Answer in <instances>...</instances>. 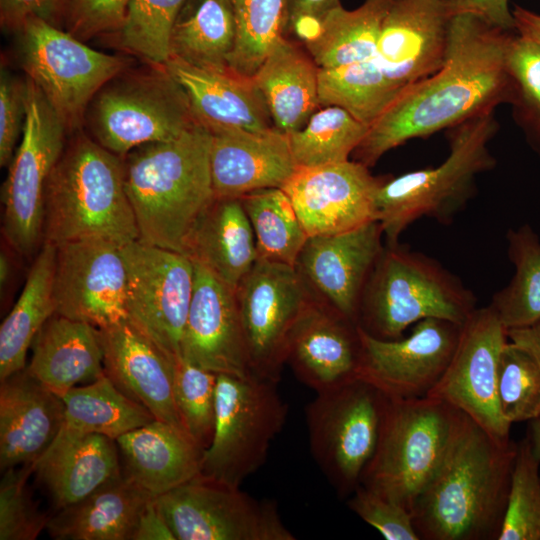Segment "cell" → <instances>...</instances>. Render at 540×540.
<instances>
[{
    "instance_id": "obj_26",
    "label": "cell",
    "mask_w": 540,
    "mask_h": 540,
    "mask_svg": "<svg viewBox=\"0 0 540 540\" xmlns=\"http://www.w3.org/2000/svg\"><path fill=\"white\" fill-rule=\"evenodd\" d=\"M64 423L61 398L25 369L0 385V468L34 464Z\"/></svg>"
},
{
    "instance_id": "obj_29",
    "label": "cell",
    "mask_w": 540,
    "mask_h": 540,
    "mask_svg": "<svg viewBox=\"0 0 540 540\" xmlns=\"http://www.w3.org/2000/svg\"><path fill=\"white\" fill-rule=\"evenodd\" d=\"M123 475L158 497L201 473L204 449L186 432L153 420L116 439Z\"/></svg>"
},
{
    "instance_id": "obj_1",
    "label": "cell",
    "mask_w": 540,
    "mask_h": 540,
    "mask_svg": "<svg viewBox=\"0 0 540 540\" xmlns=\"http://www.w3.org/2000/svg\"><path fill=\"white\" fill-rule=\"evenodd\" d=\"M513 35L482 20L450 19L444 63L406 87L370 125L353 160L373 167L388 151L413 138L452 128L507 100V53Z\"/></svg>"
},
{
    "instance_id": "obj_4",
    "label": "cell",
    "mask_w": 540,
    "mask_h": 540,
    "mask_svg": "<svg viewBox=\"0 0 540 540\" xmlns=\"http://www.w3.org/2000/svg\"><path fill=\"white\" fill-rule=\"evenodd\" d=\"M101 239L124 246L139 239L122 158L84 130L68 136L44 191L42 243Z\"/></svg>"
},
{
    "instance_id": "obj_21",
    "label": "cell",
    "mask_w": 540,
    "mask_h": 540,
    "mask_svg": "<svg viewBox=\"0 0 540 540\" xmlns=\"http://www.w3.org/2000/svg\"><path fill=\"white\" fill-rule=\"evenodd\" d=\"M194 262V289L181 357L216 374L253 375L235 289Z\"/></svg>"
},
{
    "instance_id": "obj_19",
    "label": "cell",
    "mask_w": 540,
    "mask_h": 540,
    "mask_svg": "<svg viewBox=\"0 0 540 540\" xmlns=\"http://www.w3.org/2000/svg\"><path fill=\"white\" fill-rule=\"evenodd\" d=\"M384 177L348 160L297 167L282 189L308 236L337 234L376 220L375 195Z\"/></svg>"
},
{
    "instance_id": "obj_38",
    "label": "cell",
    "mask_w": 540,
    "mask_h": 540,
    "mask_svg": "<svg viewBox=\"0 0 540 540\" xmlns=\"http://www.w3.org/2000/svg\"><path fill=\"white\" fill-rule=\"evenodd\" d=\"M256 242L257 258L295 266L308 239L282 188H263L240 197Z\"/></svg>"
},
{
    "instance_id": "obj_36",
    "label": "cell",
    "mask_w": 540,
    "mask_h": 540,
    "mask_svg": "<svg viewBox=\"0 0 540 540\" xmlns=\"http://www.w3.org/2000/svg\"><path fill=\"white\" fill-rule=\"evenodd\" d=\"M393 0H365L354 10L342 6L322 20L302 44L320 69L374 58L383 20Z\"/></svg>"
},
{
    "instance_id": "obj_34",
    "label": "cell",
    "mask_w": 540,
    "mask_h": 540,
    "mask_svg": "<svg viewBox=\"0 0 540 540\" xmlns=\"http://www.w3.org/2000/svg\"><path fill=\"white\" fill-rule=\"evenodd\" d=\"M54 244L43 242L23 290L0 327V381L26 368L29 347L44 323L56 313Z\"/></svg>"
},
{
    "instance_id": "obj_6",
    "label": "cell",
    "mask_w": 540,
    "mask_h": 540,
    "mask_svg": "<svg viewBox=\"0 0 540 540\" xmlns=\"http://www.w3.org/2000/svg\"><path fill=\"white\" fill-rule=\"evenodd\" d=\"M476 309V298L440 262L409 247L386 244L365 285L357 325L382 340L427 318L463 325Z\"/></svg>"
},
{
    "instance_id": "obj_37",
    "label": "cell",
    "mask_w": 540,
    "mask_h": 540,
    "mask_svg": "<svg viewBox=\"0 0 540 540\" xmlns=\"http://www.w3.org/2000/svg\"><path fill=\"white\" fill-rule=\"evenodd\" d=\"M58 396L64 404L62 429L75 433L100 434L116 441L123 434L155 420L106 374Z\"/></svg>"
},
{
    "instance_id": "obj_44",
    "label": "cell",
    "mask_w": 540,
    "mask_h": 540,
    "mask_svg": "<svg viewBox=\"0 0 540 540\" xmlns=\"http://www.w3.org/2000/svg\"><path fill=\"white\" fill-rule=\"evenodd\" d=\"M498 540H540V466L528 436L517 445Z\"/></svg>"
},
{
    "instance_id": "obj_23",
    "label": "cell",
    "mask_w": 540,
    "mask_h": 540,
    "mask_svg": "<svg viewBox=\"0 0 540 540\" xmlns=\"http://www.w3.org/2000/svg\"><path fill=\"white\" fill-rule=\"evenodd\" d=\"M358 325L311 296L288 339L286 363L316 393L359 376Z\"/></svg>"
},
{
    "instance_id": "obj_17",
    "label": "cell",
    "mask_w": 540,
    "mask_h": 540,
    "mask_svg": "<svg viewBox=\"0 0 540 540\" xmlns=\"http://www.w3.org/2000/svg\"><path fill=\"white\" fill-rule=\"evenodd\" d=\"M56 314L105 328L127 319L122 246L87 239L56 246Z\"/></svg>"
},
{
    "instance_id": "obj_52",
    "label": "cell",
    "mask_w": 540,
    "mask_h": 540,
    "mask_svg": "<svg viewBox=\"0 0 540 540\" xmlns=\"http://www.w3.org/2000/svg\"><path fill=\"white\" fill-rule=\"evenodd\" d=\"M507 67L525 94L540 107V45L520 35L513 36Z\"/></svg>"
},
{
    "instance_id": "obj_22",
    "label": "cell",
    "mask_w": 540,
    "mask_h": 540,
    "mask_svg": "<svg viewBox=\"0 0 540 540\" xmlns=\"http://www.w3.org/2000/svg\"><path fill=\"white\" fill-rule=\"evenodd\" d=\"M450 19L443 0H393L374 60L395 86L403 90L442 67Z\"/></svg>"
},
{
    "instance_id": "obj_41",
    "label": "cell",
    "mask_w": 540,
    "mask_h": 540,
    "mask_svg": "<svg viewBox=\"0 0 540 540\" xmlns=\"http://www.w3.org/2000/svg\"><path fill=\"white\" fill-rule=\"evenodd\" d=\"M368 129L339 106L319 108L304 127L288 134L297 167L348 161Z\"/></svg>"
},
{
    "instance_id": "obj_46",
    "label": "cell",
    "mask_w": 540,
    "mask_h": 540,
    "mask_svg": "<svg viewBox=\"0 0 540 540\" xmlns=\"http://www.w3.org/2000/svg\"><path fill=\"white\" fill-rule=\"evenodd\" d=\"M217 374L182 357L175 360L174 395L181 423L202 448L212 441L215 426Z\"/></svg>"
},
{
    "instance_id": "obj_12",
    "label": "cell",
    "mask_w": 540,
    "mask_h": 540,
    "mask_svg": "<svg viewBox=\"0 0 540 540\" xmlns=\"http://www.w3.org/2000/svg\"><path fill=\"white\" fill-rule=\"evenodd\" d=\"M25 77L26 118L2 188V231L14 250L28 256L42 240L46 182L69 134L37 85Z\"/></svg>"
},
{
    "instance_id": "obj_39",
    "label": "cell",
    "mask_w": 540,
    "mask_h": 540,
    "mask_svg": "<svg viewBox=\"0 0 540 540\" xmlns=\"http://www.w3.org/2000/svg\"><path fill=\"white\" fill-rule=\"evenodd\" d=\"M374 58L319 71V102L339 106L370 125L401 93Z\"/></svg>"
},
{
    "instance_id": "obj_28",
    "label": "cell",
    "mask_w": 540,
    "mask_h": 540,
    "mask_svg": "<svg viewBox=\"0 0 540 540\" xmlns=\"http://www.w3.org/2000/svg\"><path fill=\"white\" fill-rule=\"evenodd\" d=\"M164 65L186 92L197 122L209 131L219 128L263 131L274 127L264 97L252 77L233 71L204 70L174 58Z\"/></svg>"
},
{
    "instance_id": "obj_7",
    "label": "cell",
    "mask_w": 540,
    "mask_h": 540,
    "mask_svg": "<svg viewBox=\"0 0 540 540\" xmlns=\"http://www.w3.org/2000/svg\"><path fill=\"white\" fill-rule=\"evenodd\" d=\"M466 419L432 397H389L376 450L360 485L409 511L447 457Z\"/></svg>"
},
{
    "instance_id": "obj_48",
    "label": "cell",
    "mask_w": 540,
    "mask_h": 540,
    "mask_svg": "<svg viewBox=\"0 0 540 540\" xmlns=\"http://www.w3.org/2000/svg\"><path fill=\"white\" fill-rule=\"evenodd\" d=\"M347 504L387 540H420L411 512L403 505L359 485Z\"/></svg>"
},
{
    "instance_id": "obj_32",
    "label": "cell",
    "mask_w": 540,
    "mask_h": 540,
    "mask_svg": "<svg viewBox=\"0 0 540 540\" xmlns=\"http://www.w3.org/2000/svg\"><path fill=\"white\" fill-rule=\"evenodd\" d=\"M153 498L122 475L50 516L47 531L59 540H132L139 516Z\"/></svg>"
},
{
    "instance_id": "obj_16",
    "label": "cell",
    "mask_w": 540,
    "mask_h": 540,
    "mask_svg": "<svg viewBox=\"0 0 540 540\" xmlns=\"http://www.w3.org/2000/svg\"><path fill=\"white\" fill-rule=\"evenodd\" d=\"M507 342V329L493 308H476L461 326L445 372L427 395L458 408L502 444L511 442V424L500 412L497 395L499 360Z\"/></svg>"
},
{
    "instance_id": "obj_40",
    "label": "cell",
    "mask_w": 540,
    "mask_h": 540,
    "mask_svg": "<svg viewBox=\"0 0 540 540\" xmlns=\"http://www.w3.org/2000/svg\"><path fill=\"white\" fill-rule=\"evenodd\" d=\"M506 238L515 274L506 287L493 295L490 306L510 330L540 319V240L528 224L510 229Z\"/></svg>"
},
{
    "instance_id": "obj_47",
    "label": "cell",
    "mask_w": 540,
    "mask_h": 540,
    "mask_svg": "<svg viewBox=\"0 0 540 540\" xmlns=\"http://www.w3.org/2000/svg\"><path fill=\"white\" fill-rule=\"evenodd\" d=\"M33 464L3 471L0 482V540H35L50 516L42 512L28 487Z\"/></svg>"
},
{
    "instance_id": "obj_15",
    "label": "cell",
    "mask_w": 540,
    "mask_h": 540,
    "mask_svg": "<svg viewBox=\"0 0 540 540\" xmlns=\"http://www.w3.org/2000/svg\"><path fill=\"white\" fill-rule=\"evenodd\" d=\"M235 293L252 374L278 382L289 335L312 295L295 266L259 258Z\"/></svg>"
},
{
    "instance_id": "obj_24",
    "label": "cell",
    "mask_w": 540,
    "mask_h": 540,
    "mask_svg": "<svg viewBox=\"0 0 540 540\" xmlns=\"http://www.w3.org/2000/svg\"><path fill=\"white\" fill-rule=\"evenodd\" d=\"M98 330L104 371L116 387L146 408L155 419L186 432L174 395L176 359L128 319Z\"/></svg>"
},
{
    "instance_id": "obj_58",
    "label": "cell",
    "mask_w": 540,
    "mask_h": 540,
    "mask_svg": "<svg viewBox=\"0 0 540 540\" xmlns=\"http://www.w3.org/2000/svg\"><path fill=\"white\" fill-rule=\"evenodd\" d=\"M530 432L528 437L530 439L532 451L539 462L540 466V416L531 421Z\"/></svg>"
},
{
    "instance_id": "obj_10",
    "label": "cell",
    "mask_w": 540,
    "mask_h": 540,
    "mask_svg": "<svg viewBox=\"0 0 540 540\" xmlns=\"http://www.w3.org/2000/svg\"><path fill=\"white\" fill-rule=\"evenodd\" d=\"M388 400L375 385L357 377L317 392L306 407L310 451L341 498L360 485L377 447Z\"/></svg>"
},
{
    "instance_id": "obj_13",
    "label": "cell",
    "mask_w": 540,
    "mask_h": 540,
    "mask_svg": "<svg viewBox=\"0 0 540 540\" xmlns=\"http://www.w3.org/2000/svg\"><path fill=\"white\" fill-rule=\"evenodd\" d=\"M176 540H294L271 500L199 474L154 497Z\"/></svg>"
},
{
    "instance_id": "obj_53",
    "label": "cell",
    "mask_w": 540,
    "mask_h": 540,
    "mask_svg": "<svg viewBox=\"0 0 540 540\" xmlns=\"http://www.w3.org/2000/svg\"><path fill=\"white\" fill-rule=\"evenodd\" d=\"M340 6V0H286L285 36L294 35L301 43L307 41L327 14Z\"/></svg>"
},
{
    "instance_id": "obj_56",
    "label": "cell",
    "mask_w": 540,
    "mask_h": 540,
    "mask_svg": "<svg viewBox=\"0 0 540 540\" xmlns=\"http://www.w3.org/2000/svg\"><path fill=\"white\" fill-rule=\"evenodd\" d=\"M508 340L527 351L540 367V319L517 329L507 330Z\"/></svg>"
},
{
    "instance_id": "obj_9",
    "label": "cell",
    "mask_w": 540,
    "mask_h": 540,
    "mask_svg": "<svg viewBox=\"0 0 540 540\" xmlns=\"http://www.w3.org/2000/svg\"><path fill=\"white\" fill-rule=\"evenodd\" d=\"M14 34L21 69L43 93L69 135L83 130L86 110L98 90L133 64L130 56L95 50L40 18L27 19Z\"/></svg>"
},
{
    "instance_id": "obj_43",
    "label": "cell",
    "mask_w": 540,
    "mask_h": 540,
    "mask_svg": "<svg viewBox=\"0 0 540 540\" xmlns=\"http://www.w3.org/2000/svg\"><path fill=\"white\" fill-rule=\"evenodd\" d=\"M236 21V44L230 69L253 77L273 45L285 36L286 0H230Z\"/></svg>"
},
{
    "instance_id": "obj_11",
    "label": "cell",
    "mask_w": 540,
    "mask_h": 540,
    "mask_svg": "<svg viewBox=\"0 0 540 540\" xmlns=\"http://www.w3.org/2000/svg\"><path fill=\"white\" fill-rule=\"evenodd\" d=\"M277 384L254 375L217 374L214 433L201 474L239 487L264 464L288 412Z\"/></svg>"
},
{
    "instance_id": "obj_14",
    "label": "cell",
    "mask_w": 540,
    "mask_h": 540,
    "mask_svg": "<svg viewBox=\"0 0 540 540\" xmlns=\"http://www.w3.org/2000/svg\"><path fill=\"white\" fill-rule=\"evenodd\" d=\"M121 248L127 268V319L170 357H181L194 289L193 260L139 240Z\"/></svg>"
},
{
    "instance_id": "obj_25",
    "label": "cell",
    "mask_w": 540,
    "mask_h": 540,
    "mask_svg": "<svg viewBox=\"0 0 540 540\" xmlns=\"http://www.w3.org/2000/svg\"><path fill=\"white\" fill-rule=\"evenodd\" d=\"M210 172L215 198H240L263 188H282L295 172L288 134L219 128L210 131Z\"/></svg>"
},
{
    "instance_id": "obj_54",
    "label": "cell",
    "mask_w": 540,
    "mask_h": 540,
    "mask_svg": "<svg viewBox=\"0 0 540 540\" xmlns=\"http://www.w3.org/2000/svg\"><path fill=\"white\" fill-rule=\"evenodd\" d=\"M449 16L470 15L486 24L512 32L516 30L515 19L509 8V0H443Z\"/></svg>"
},
{
    "instance_id": "obj_2",
    "label": "cell",
    "mask_w": 540,
    "mask_h": 540,
    "mask_svg": "<svg viewBox=\"0 0 540 540\" xmlns=\"http://www.w3.org/2000/svg\"><path fill=\"white\" fill-rule=\"evenodd\" d=\"M517 444H502L466 415L444 462L413 501L420 540H498Z\"/></svg>"
},
{
    "instance_id": "obj_30",
    "label": "cell",
    "mask_w": 540,
    "mask_h": 540,
    "mask_svg": "<svg viewBox=\"0 0 540 540\" xmlns=\"http://www.w3.org/2000/svg\"><path fill=\"white\" fill-rule=\"evenodd\" d=\"M31 348L25 370L57 395L105 374L99 330L87 322L55 313L41 327Z\"/></svg>"
},
{
    "instance_id": "obj_51",
    "label": "cell",
    "mask_w": 540,
    "mask_h": 540,
    "mask_svg": "<svg viewBox=\"0 0 540 540\" xmlns=\"http://www.w3.org/2000/svg\"><path fill=\"white\" fill-rule=\"evenodd\" d=\"M70 0H0V24L4 31L14 33L29 18H40L64 28Z\"/></svg>"
},
{
    "instance_id": "obj_45",
    "label": "cell",
    "mask_w": 540,
    "mask_h": 540,
    "mask_svg": "<svg viewBox=\"0 0 540 540\" xmlns=\"http://www.w3.org/2000/svg\"><path fill=\"white\" fill-rule=\"evenodd\" d=\"M497 395L500 412L511 425L540 416V367L509 340L500 355Z\"/></svg>"
},
{
    "instance_id": "obj_31",
    "label": "cell",
    "mask_w": 540,
    "mask_h": 540,
    "mask_svg": "<svg viewBox=\"0 0 540 540\" xmlns=\"http://www.w3.org/2000/svg\"><path fill=\"white\" fill-rule=\"evenodd\" d=\"M319 71L307 49L296 39L283 36L270 49L252 78L276 129L286 134L295 132L321 108Z\"/></svg>"
},
{
    "instance_id": "obj_35",
    "label": "cell",
    "mask_w": 540,
    "mask_h": 540,
    "mask_svg": "<svg viewBox=\"0 0 540 540\" xmlns=\"http://www.w3.org/2000/svg\"><path fill=\"white\" fill-rule=\"evenodd\" d=\"M236 44L230 0H186L173 24L169 58L191 66L228 72Z\"/></svg>"
},
{
    "instance_id": "obj_20",
    "label": "cell",
    "mask_w": 540,
    "mask_h": 540,
    "mask_svg": "<svg viewBox=\"0 0 540 540\" xmlns=\"http://www.w3.org/2000/svg\"><path fill=\"white\" fill-rule=\"evenodd\" d=\"M383 237L377 220L342 233L310 236L295 268L315 299L357 324L365 285L385 247Z\"/></svg>"
},
{
    "instance_id": "obj_8",
    "label": "cell",
    "mask_w": 540,
    "mask_h": 540,
    "mask_svg": "<svg viewBox=\"0 0 540 540\" xmlns=\"http://www.w3.org/2000/svg\"><path fill=\"white\" fill-rule=\"evenodd\" d=\"M182 86L164 64H133L106 82L85 113L83 130L123 158L144 144L177 138L197 124Z\"/></svg>"
},
{
    "instance_id": "obj_49",
    "label": "cell",
    "mask_w": 540,
    "mask_h": 540,
    "mask_svg": "<svg viewBox=\"0 0 540 540\" xmlns=\"http://www.w3.org/2000/svg\"><path fill=\"white\" fill-rule=\"evenodd\" d=\"M131 0H70L64 28L86 42L119 29Z\"/></svg>"
},
{
    "instance_id": "obj_50",
    "label": "cell",
    "mask_w": 540,
    "mask_h": 540,
    "mask_svg": "<svg viewBox=\"0 0 540 540\" xmlns=\"http://www.w3.org/2000/svg\"><path fill=\"white\" fill-rule=\"evenodd\" d=\"M26 118V77L13 74L2 61L0 69V166L10 165Z\"/></svg>"
},
{
    "instance_id": "obj_33",
    "label": "cell",
    "mask_w": 540,
    "mask_h": 540,
    "mask_svg": "<svg viewBox=\"0 0 540 540\" xmlns=\"http://www.w3.org/2000/svg\"><path fill=\"white\" fill-rule=\"evenodd\" d=\"M186 255L237 288L257 260L255 236L240 198H215L195 227Z\"/></svg>"
},
{
    "instance_id": "obj_3",
    "label": "cell",
    "mask_w": 540,
    "mask_h": 540,
    "mask_svg": "<svg viewBox=\"0 0 540 540\" xmlns=\"http://www.w3.org/2000/svg\"><path fill=\"white\" fill-rule=\"evenodd\" d=\"M210 145V131L197 123L175 139L141 145L122 158L139 241L186 255L215 200Z\"/></svg>"
},
{
    "instance_id": "obj_57",
    "label": "cell",
    "mask_w": 540,
    "mask_h": 540,
    "mask_svg": "<svg viewBox=\"0 0 540 540\" xmlns=\"http://www.w3.org/2000/svg\"><path fill=\"white\" fill-rule=\"evenodd\" d=\"M518 35L528 38L540 45V14L534 13L519 5L512 10Z\"/></svg>"
},
{
    "instance_id": "obj_42",
    "label": "cell",
    "mask_w": 540,
    "mask_h": 540,
    "mask_svg": "<svg viewBox=\"0 0 540 540\" xmlns=\"http://www.w3.org/2000/svg\"><path fill=\"white\" fill-rule=\"evenodd\" d=\"M186 0H131L119 29L104 38L109 46L142 62L169 59L173 24Z\"/></svg>"
},
{
    "instance_id": "obj_55",
    "label": "cell",
    "mask_w": 540,
    "mask_h": 540,
    "mask_svg": "<svg viewBox=\"0 0 540 540\" xmlns=\"http://www.w3.org/2000/svg\"><path fill=\"white\" fill-rule=\"evenodd\" d=\"M132 540H176L154 497L141 511Z\"/></svg>"
},
{
    "instance_id": "obj_5",
    "label": "cell",
    "mask_w": 540,
    "mask_h": 540,
    "mask_svg": "<svg viewBox=\"0 0 540 540\" xmlns=\"http://www.w3.org/2000/svg\"><path fill=\"white\" fill-rule=\"evenodd\" d=\"M498 124L494 110L452 127L450 153L438 166L385 176L375 195V215L386 244H396L412 223L423 217L451 223L475 190L476 177L495 166L488 143Z\"/></svg>"
},
{
    "instance_id": "obj_59",
    "label": "cell",
    "mask_w": 540,
    "mask_h": 540,
    "mask_svg": "<svg viewBox=\"0 0 540 540\" xmlns=\"http://www.w3.org/2000/svg\"><path fill=\"white\" fill-rule=\"evenodd\" d=\"M11 273V266L10 261L5 253H1L0 255V284L1 288H3L10 276Z\"/></svg>"
},
{
    "instance_id": "obj_18",
    "label": "cell",
    "mask_w": 540,
    "mask_h": 540,
    "mask_svg": "<svg viewBox=\"0 0 540 540\" xmlns=\"http://www.w3.org/2000/svg\"><path fill=\"white\" fill-rule=\"evenodd\" d=\"M461 326L427 318L395 340L375 338L359 326L362 353L359 376L392 398L427 397L445 372L456 349Z\"/></svg>"
},
{
    "instance_id": "obj_27",
    "label": "cell",
    "mask_w": 540,
    "mask_h": 540,
    "mask_svg": "<svg viewBox=\"0 0 540 540\" xmlns=\"http://www.w3.org/2000/svg\"><path fill=\"white\" fill-rule=\"evenodd\" d=\"M115 440L65 429L33 464L56 510L75 504L123 475Z\"/></svg>"
}]
</instances>
